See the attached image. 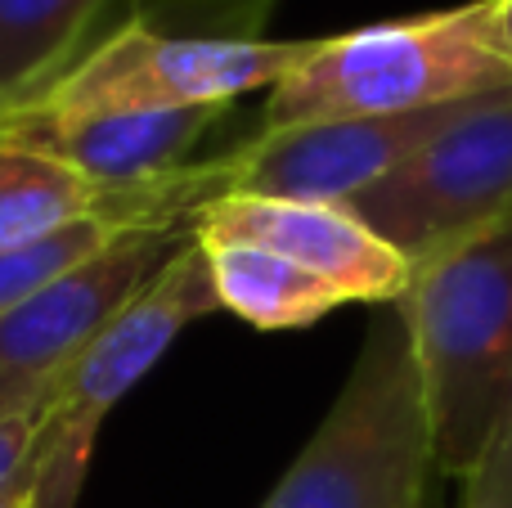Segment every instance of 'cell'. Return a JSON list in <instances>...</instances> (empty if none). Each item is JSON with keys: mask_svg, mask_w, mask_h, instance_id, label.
I'll return each instance as SVG.
<instances>
[{"mask_svg": "<svg viewBox=\"0 0 512 508\" xmlns=\"http://www.w3.org/2000/svg\"><path fill=\"white\" fill-rule=\"evenodd\" d=\"M221 311L212 261L198 234L158 270L149 288L86 347L45 401L41 437L32 446V508H77L99 423L162 360V351L194 320Z\"/></svg>", "mask_w": 512, "mask_h": 508, "instance_id": "cell-5", "label": "cell"}, {"mask_svg": "<svg viewBox=\"0 0 512 508\" xmlns=\"http://www.w3.org/2000/svg\"><path fill=\"white\" fill-rule=\"evenodd\" d=\"M122 234H131V230H117V225H108V221H77L54 234H41V239L0 248V315L32 302L41 288H50L54 279H63L68 270L86 266L90 257H99V252L113 239H122Z\"/></svg>", "mask_w": 512, "mask_h": 508, "instance_id": "cell-14", "label": "cell"}, {"mask_svg": "<svg viewBox=\"0 0 512 508\" xmlns=\"http://www.w3.org/2000/svg\"><path fill=\"white\" fill-rule=\"evenodd\" d=\"M355 216L409 270L512 221V86L481 95L382 185L355 194Z\"/></svg>", "mask_w": 512, "mask_h": 508, "instance_id": "cell-6", "label": "cell"}, {"mask_svg": "<svg viewBox=\"0 0 512 508\" xmlns=\"http://www.w3.org/2000/svg\"><path fill=\"white\" fill-rule=\"evenodd\" d=\"M41 423H45V405L41 410L0 414V495L27 473L32 446H36V437H41Z\"/></svg>", "mask_w": 512, "mask_h": 508, "instance_id": "cell-16", "label": "cell"}, {"mask_svg": "<svg viewBox=\"0 0 512 508\" xmlns=\"http://www.w3.org/2000/svg\"><path fill=\"white\" fill-rule=\"evenodd\" d=\"M230 108H162V113H63V108L23 104L0 117V135L32 153L63 162L104 185L167 176L189 167L194 144Z\"/></svg>", "mask_w": 512, "mask_h": 508, "instance_id": "cell-11", "label": "cell"}, {"mask_svg": "<svg viewBox=\"0 0 512 508\" xmlns=\"http://www.w3.org/2000/svg\"><path fill=\"white\" fill-rule=\"evenodd\" d=\"M495 27H499V45L512 59V0H495Z\"/></svg>", "mask_w": 512, "mask_h": 508, "instance_id": "cell-18", "label": "cell"}, {"mask_svg": "<svg viewBox=\"0 0 512 508\" xmlns=\"http://www.w3.org/2000/svg\"><path fill=\"white\" fill-rule=\"evenodd\" d=\"M203 243V239H198ZM221 311H234L256 329H306L342 306V293L256 243H203Z\"/></svg>", "mask_w": 512, "mask_h": 508, "instance_id": "cell-13", "label": "cell"}, {"mask_svg": "<svg viewBox=\"0 0 512 508\" xmlns=\"http://www.w3.org/2000/svg\"><path fill=\"white\" fill-rule=\"evenodd\" d=\"M0 508H32V464H27V473L0 495Z\"/></svg>", "mask_w": 512, "mask_h": 508, "instance_id": "cell-17", "label": "cell"}, {"mask_svg": "<svg viewBox=\"0 0 512 508\" xmlns=\"http://www.w3.org/2000/svg\"><path fill=\"white\" fill-rule=\"evenodd\" d=\"M436 437L400 311L373 324L346 387L261 508H427Z\"/></svg>", "mask_w": 512, "mask_h": 508, "instance_id": "cell-4", "label": "cell"}, {"mask_svg": "<svg viewBox=\"0 0 512 508\" xmlns=\"http://www.w3.org/2000/svg\"><path fill=\"white\" fill-rule=\"evenodd\" d=\"M194 239V225L131 230L32 302L0 315V414L41 410L86 347Z\"/></svg>", "mask_w": 512, "mask_h": 508, "instance_id": "cell-7", "label": "cell"}, {"mask_svg": "<svg viewBox=\"0 0 512 508\" xmlns=\"http://www.w3.org/2000/svg\"><path fill=\"white\" fill-rule=\"evenodd\" d=\"M512 86L495 0L319 36L315 54L265 99L261 131L463 104Z\"/></svg>", "mask_w": 512, "mask_h": 508, "instance_id": "cell-2", "label": "cell"}, {"mask_svg": "<svg viewBox=\"0 0 512 508\" xmlns=\"http://www.w3.org/2000/svg\"><path fill=\"white\" fill-rule=\"evenodd\" d=\"M463 508H512V401L477 473L463 477Z\"/></svg>", "mask_w": 512, "mask_h": 508, "instance_id": "cell-15", "label": "cell"}, {"mask_svg": "<svg viewBox=\"0 0 512 508\" xmlns=\"http://www.w3.org/2000/svg\"><path fill=\"white\" fill-rule=\"evenodd\" d=\"M274 0H135V9L77 59L41 99L63 113H162L230 108L274 90L315 54L319 36H261Z\"/></svg>", "mask_w": 512, "mask_h": 508, "instance_id": "cell-1", "label": "cell"}, {"mask_svg": "<svg viewBox=\"0 0 512 508\" xmlns=\"http://www.w3.org/2000/svg\"><path fill=\"white\" fill-rule=\"evenodd\" d=\"M225 189V158L189 162L131 185H104L0 135V248L41 239L77 221H108L117 230L194 225V216Z\"/></svg>", "mask_w": 512, "mask_h": 508, "instance_id": "cell-9", "label": "cell"}, {"mask_svg": "<svg viewBox=\"0 0 512 508\" xmlns=\"http://www.w3.org/2000/svg\"><path fill=\"white\" fill-rule=\"evenodd\" d=\"M396 311L414 338L436 468L472 477L512 401V221L418 266Z\"/></svg>", "mask_w": 512, "mask_h": 508, "instance_id": "cell-3", "label": "cell"}, {"mask_svg": "<svg viewBox=\"0 0 512 508\" xmlns=\"http://www.w3.org/2000/svg\"><path fill=\"white\" fill-rule=\"evenodd\" d=\"M194 234L203 243H256L279 252L337 288L342 302L396 306L414 279L409 261L342 203L221 194L194 216Z\"/></svg>", "mask_w": 512, "mask_h": 508, "instance_id": "cell-10", "label": "cell"}, {"mask_svg": "<svg viewBox=\"0 0 512 508\" xmlns=\"http://www.w3.org/2000/svg\"><path fill=\"white\" fill-rule=\"evenodd\" d=\"M135 0H0V117L41 99Z\"/></svg>", "mask_w": 512, "mask_h": 508, "instance_id": "cell-12", "label": "cell"}, {"mask_svg": "<svg viewBox=\"0 0 512 508\" xmlns=\"http://www.w3.org/2000/svg\"><path fill=\"white\" fill-rule=\"evenodd\" d=\"M468 104L472 99L423 108V113L333 117V122L256 131L248 144L225 153V171H230L225 194L288 198V203H351L355 194L382 185L391 171L418 158Z\"/></svg>", "mask_w": 512, "mask_h": 508, "instance_id": "cell-8", "label": "cell"}]
</instances>
